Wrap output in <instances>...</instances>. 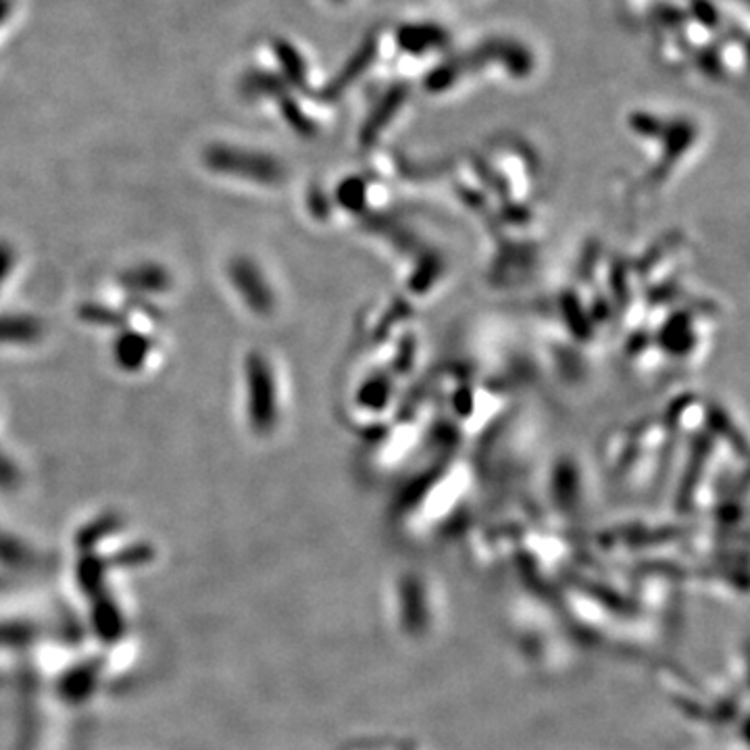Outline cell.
Returning <instances> with one entry per match:
<instances>
[{"instance_id": "7a4b0ae2", "label": "cell", "mask_w": 750, "mask_h": 750, "mask_svg": "<svg viewBox=\"0 0 750 750\" xmlns=\"http://www.w3.org/2000/svg\"><path fill=\"white\" fill-rule=\"evenodd\" d=\"M384 27L394 65L401 63V67H411L415 71L422 67L426 74L429 67L445 59L455 48L452 32L440 21L406 18Z\"/></svg>"}, {"instance_id": "3957f363", "label": "cell", "mask_w": 750, "mask_h": 750, "mask_svg": "<svg viewBox=\"0 0 750 750\" xmlns=\"http://www.w3.org/2000/svg\"><path fill=\"white\" fill-rule=\"evenodd\" d=\"M264 357H248L244 366L246 413L255 429H269L276 419V380Z\"/></svg>"}, {"instance_id": "6da1fadb", "label": "cell", "mask_w": 750, "mask_h": 750, "mask_svg": "<svg viewBox=\"0 0 750 750\" xmlns=\"http://www.w3.org/2000/svg\"><path fill=\"white\" fill-rule=\"evenodd\" d=\"M540 69L529 42L515 34H488L469 46H457L419 78L427 97H447L473 83H527Z\"/></svg>"}, {"instance_id": "277c9868", "label": "cell", "mask_w": 750, "mask_h": 750, "mask_svg": "<svg viewBox=\"0 0 750 750\" xmlns=\"http://www.w3.org/2000/svg\"><path fill=\"white\" fill-rule=\"evenodd\" d=\"M329 2H334V4H350L352 0H329Z\"/></svg>"}]
</instances>
